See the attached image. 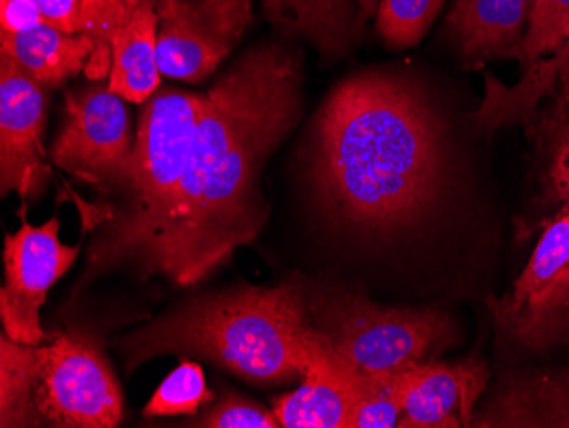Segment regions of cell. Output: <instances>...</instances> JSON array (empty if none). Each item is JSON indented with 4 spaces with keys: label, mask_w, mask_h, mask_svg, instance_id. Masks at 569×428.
Returning a JSON list of instances; mask_svg holds the SVG:
<instances>
[{
    "label": "cell",
    "mask_w": 569,
    "mask_h": 428,
    "mask_svg": "<svg viewBox=\"0 0 569 428\" xmlns=\"http://www.w3.org/2000/svg\"><path fill=\"white\" fill-rule=\"evenodd\" d=\"M299 59L252 48L203 94L183 180L130 267L193 287L252 245L267 222L261 171L300 117Z\"/></svg>",
    "instance_id": "obj_1"
},
{
    "label": "cell",
    "mask_w": 569,
    "mask_h": 428,
    "mask_svg": "<svg viewBox=\"0 0 569 428\" xmlns=\"http://www.w3.org/2000/svg\"><path fill=\"white\" fill-rule=\"evenodd\" d=\"M309 152L321 206L363 235L408 231L442 193V123L421 89L396 73L341 82L319 110Z\"/></svg>",
    "instance_id": "obj_2"
},
{
    "label": "cell",
    "mask_w": 569,
    "mask_h": 428,
    "mask_svg": "<svg viewBox=\"0 0 569 428\" xmlns=\"http://www.w3.org/2000/svg\"><path fill=\"white\" fill-rule=\"evenodd\" d=\"M114 344L128 370L174 354L210 360L260 386L302 381L328 348L310 321L300 275L274 287L193 297Z\"/></svg>",
    "instance_id": "obj_3"
},
{
    "label": "cell",
    "mask_w": 569,
    "mask_h": 428,
    "mask_svg": "<svg viewBox=\"0 0 569 428\" xmlns=\"http://www.w3.org/2000/svg\"><path fill=\"white\" fill-rule=\"evenodd\" d=\"M203 94L164 88L147 99L137 125L130 180L110 201L76 198L94 239L84 282L132 263L174 200L197 132Z\"/></svg>",
    "instance_id": "obj_4"
},
{
    "label": "cell",
    "mask_w": 569,
    "mask_h": 428,
    "mask_svg": "<svg viewBox=\"0 0 569 428\" xmlns=\"http://www.w3.org/2000/svg\"><path fill=\"white\" fill-rule=\"evenodd\" d=\"M302 280L316 330L360 372H406L428 362L452 340L449 318L437 311L387 308L347 287Z\"/></svg>",
    "instance_id": "obj_5"
},
{
    "label": "cell",
    "mask_w": 569,
    "mask_h": 428,
    "mask_svg": "<svg viewBox=\"0 0 569 428\" xmlns=\"http://www.w3.org/2000/svg\"><path fill=\"white\" fill-rule=\"evenodd\" d=\"M34 408L40 427L113 428L123 398L101 341L86 330L34 345Z\"/></svg>",
    "instance_id": "obj_6"
},
{
    "label": "cell",
    "mask_w": 569,
    "mask_h": 428,
    "mask_svg": "<svg viewBox=\"0 0 569 428\" xmlns=\"http://www.w3.org/2000/svg\"><path fill=\"white\" fill-rule=\"evenodd\" d=\"M133 147L127 104L108 81L67 92L66 120L50 149L51 165L107 193L104 201H110L130 180Z\"/></svg>",
    "instance_id": "obj_7"
},
{
    "label": "cell",
    "mask_w": 569,
    "mask_h": 428,
    "mask_svg": "<svg viewBox=\"0 0 569 428\" xmlns=\"http://www.w3.org/2000/svg\"><path fill=\"white\" fill-rule=\"evenodd\" d=\"M156 11L159 72L191 84L212 76L252 21L251 0H159Z\"/></svg>",
    "instance_id": "obj_8"
},
{
    "label": "cell",
    "mask_w": 569,
    "mask_h": 428,
    "mask_svg": "<svg viewBox=\"0 0 569 428\" xmlns=\"http://www.w3.org/2000/svg\"><path fill=\"white\" fill-rule=\"evenodd\" d=\"M22 206L21 228L6 236V283L0 290V319L4 334L24 345L43 344L41 306L48 290L73 267L81 246L60 242V220L48 219L43 226H31Z\"/></svg>",
    "instance_id": "obj_9"
},
{
    "label": "cell",
    "mask_w": 569,
    "mask_h": 428,
    "mask_svg": "<svg viewBox=\"0 0 569 428\" xmlns=\"http://www.w3.org/2000/svg\"><path fill=\"white\" fill-rule=\"evenodd\" d=\"M48 91L0 60V193L37 200L51 171L44 158Z\"/></svg>",
    "instance_id": "obj_10"
},
{
    "label": "cell",
    "mask_w": 569,
    "mask_h": 428,
    "mask_svg": "<svg viewBox=\"0 0 569 428\" xmlns=\"http://www.w3.org/2000/svg\"><path fill=\"white\" fill-rule=\"evenodd\" d=\"M485 360L428 362L401 374L402 417L398 427L442 428L472 424L476 401L488 385Z\"/></svg>",
    "instance_id": "obj_11"
},
{
    "label": "cell",
    "mask_w": 569,
    "mask_h": 428,
    "mask_svg": "<svg viewBox=\"0 0 569 428\" xmlns=\"http://www.w3.org/2000/svg\"><path fill=\"white\" fill-rule=\"evenodd\" d=\"M370 381L331 347L302 377L299 388L273 401V415L283 428H353L361 389Z\"/></svg>",
    "instance_id": "obj_12"
},
{
    "label": "cell",
    "mask_w": 569,
    "mask_h": 428,
    "mask_svg": "<svg viewBox=\"0 0 569 428\" xmlns=\"http://www.w3.org/2000/svg\"><path fill=\"white\" fill-rule=\"evenodd\" d=\"M523 127L536 147L539 175V217L533 229H545L569 210V70Z\"/></svg>",
    "instance_id": "obj_13"
},
{
    "label": "cell",
    "mask_w": 569,
    "mask_h": 428,
    "mask_svg": "<svg viewBox=\"0 0 569 428\" xmlns=\"http://www.w3.org/2000/svg\"><path fill=\"white\" fill-rule=\"evenodd\" d=\"M533 0H456L449 27L469 66L510 59L529 27Z\"/></svg>",
    "instance_id": "obj_14"
},
{
    "label": "cell",
    "mask_w": 569,
    "mask_h": 428,
    "mask_svg": "<svg viewBox=\"0 0 569 428\" xmlns=\"http://www.w3.org/2000/svg\"><path fill=\"white\" fill-rule=\"evenodd\" d=\"M94 43L88 34H69L48 22L21 33H0V60L51 91L88 67Z\"/></svg>",
    "instance_id": "obj_15"
},
{
    "label": "cell",
    "mask_w": 569,
    "mask_h": 428,
    "mask_svg": "<svg viewBox=\"0 0 569 428\" xmlns=\"http://www.w3.org/2000/svg\"><path fill=\"white\" fill-rule=\"evenodd\" d=\"M569 70V21L552 52L523 70L519 84H501L486 73V94L472 121L481 132L493 133L510 125H526L539 104L555 92L559 78Z\"/></svg>",
    "instance_id": "obj_16"
},
{
    "label": "cell",
    "mask_w": 569,
    "mask_h": 428,
    "mask_svg": "<svg viewBox=\"0 0 569 428\" xmlns=\"http://www.w3.org/2000/svg\"><path fill=\"white\" fill-rule=\"evenodd\" d=\"M263 14L284 37L309 41L322 59H343L360 34L351 0H263Z\"/></svg>",
    "instance_id": "obj_17"
},
{
    "label": "cell",
    "mask_w": 569,
    "mask_h": 428,
    "mask_svg": "<svg viewBox=\"0 0 569 428\" xmlns=\"http://www.w3.org/2000/svg\"><path fill=\"white\" fill-rule=\"evenodd\" d=\"M158 67V11L140 2L132 18L111 38V69L108 86L124 101L146 103L161 86Z\"/></svg>",
    "instance_id": "obj_18"
},
{
    "label": "cell",
    "mask_w": 569,
    "mask_h": 428,
    "mask_svg": "<svg viewBox=\"0 0 569 428\" xmlns=\"http://www.w3.org/2000/svg\"><path fill=\"white\" fill-rule=\"evenodd\" d=\"M500 325L527 350L569 347V265Z\"/></svg>",
    "instance_id": "obj_19"
},
{
    "label": "cell",
    "mask_w": 569,
    "mask_h": 428,
    "mask_svg": "<svg viewBox=\"0 0 569 428\" xmlns=\"http://www.w3.org/2000/svg\"><path fill=\"white\" fill-rule=\"evenodd\" d=\"M569 265V210L552 219L540 235L529 263L513 289L495 305L498 322L513 316L527 300L545 289L562 268Z\"/></svg>",
    "instance_id": "obj_20"
},
{
    "label": "cell",
    "mask_w": 569,
    "mask_h": 428,
    "mask_svg": "<svg viewBox=\"0 0 569 428\" xmlns=\"http://www.w3.org/2000/svg\"><path fill=\"white\" fill-rule=\"evenodd\" d=\"M0 427H40L34 408V345L0 335Z\"/></svg>",
    "instance_id": "obj_21"
},
{
    "label": "cell",
    "mask_w": 569,
    "mask_h": 428,
    "mask_svg": "<svg viewBox=\"0 0 569 428\" xmlns=\"http://www.w3.org/2000/svg\"><path fill=\"white\" fill-rule=\"evenodd\" d=\"M140 0H82L76 33L88 34L94 52L86 67L89 81H102L111 69V38L132 18Z\"/></svg>",
    "instance_id": "obj_22"
},
{
    "label": "cell",
    "mask_w": 569,
    "mask_h": 428,
    "mask_svg": "<svg viewBox=\"0 0 569 428\" xmlns=\"http://www.w3.org/2000/svg\"><path fill=\"white\" fill-rule=\"evenodd\" d=\"M213 399L201 367L191 360H181L156 389L143 408V415L149 418L197 415L200 408L210 405Z\"/></svg>",
    "instance_id": "obj_23"
},
{
    "label": "cell",
    "mask_w": 569,
    "mask_h": 428,
    "mask_svg": "<svg viewBox=\"0 0 569 428\" xmlns=\"http://www.w3.org/2000/svg\"><path fill=\"white\" fill-rule=\"evenodd\" d=\"M443 4L446 0H380L377 30L391 48L417 47Z\"/></svg>",
    "instance_id": "obj_24"
},
{
    "label": "cell",
    "mask_w": 569,
    "mask_h": 428,
    "mask_svg": "<svg viewBox=\"0 0 569 428\" xmlns=\"http://www.w3.org/2000/svg\"><path fill=\"white\" fill-rule=\"evenodd\" d=\"M569 21V0H533L529 27L522 43L510 59L519 60L522 70L552 52Z\"/></svg>",
    "instance_id": "obj_25"
},
{
    "label": "cell",
    "mask_w": 569,
    "mask_h": 428,
    "mask_svg": "<svg viewBox=\"0 0 569 428\" xmlns=\"http://www.w3.org/2000/svg\"><path fill=\"white\" fill-rule=\"evenodd\" d=\"M187 427L201 428H277L273 411L267 410L258 402L244 396L226 392L201 414L184 421Z\"/></svg>",
    "instance_id": "obj_26"
},
{
    "label": "cell",
    "mask_w": 569,
    "mask_h": 428,
    "mask_svg": "<svg viewBox=\"0 0 569 428\" xmlns=\"http://www.w3.org/2000/svg\"><path fill=\"white\" fill-rule=\"evenodd\" d=\"M0 33H21V31L33 30L40 22V9L37 8L33 0H0Z\"/></svg>",
    "instance_id": "obj_27"
},
{
    "label": "cell",
    "mask_w": 569,
    "mask_h": 428,
    "mask_svg": "<svg viewBox=\"0 0 569 428\" xmlns=\"http://www.w3.org/2000/svg\"><path fill=\"white\" fill-rule=\"evenodd\" d=\"M33 2L40 9L44 22L66 33L76 34L82 0H33Z\"/></svg>",
    "instance_id": "obj_28"
},
{
    "label": "cell",
    "mask_w": 569,
    "mask_h": 428,
    "mask_svg": "<svg viewBox=\"0 0 569 428\" xmlns=\"http://www.w3.org/2000/svg\"><path fill=\"white\" fill-rule=\"evenodd\" d=\"M357 4L358 21H360V27H363V22L369 21L372 16H377L380 0H357Z\"/></svg>",
    "instance_id": "obj_29"
},
{
    "label": "cell",
    "mask_w": 569,
    "mask_h": 428,
    "mask_svg": "<svg viewBox=\"0 0 569 428\" xmlns=\"http://www.w3.org/2000/svg\"><path fill=\"white\" fill-rule=\"evenodd\" d=\"M140 2H146V4H152V6L159 4V0H140Z\"/></svg>",
    "instance_id": "obj_30"
}]
</instances>
